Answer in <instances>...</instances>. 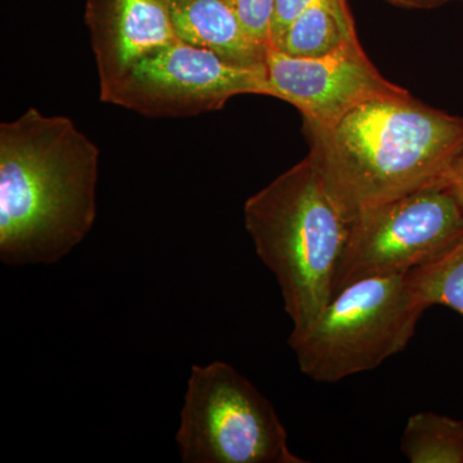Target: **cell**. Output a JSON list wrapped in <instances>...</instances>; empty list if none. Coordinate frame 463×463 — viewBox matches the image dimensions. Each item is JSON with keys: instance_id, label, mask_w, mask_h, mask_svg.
<instances>
[{"instance_id": "1", "label": "cell", "mask_w": 463, "mask_h": 463, "mask_svg": "<svg viewBox=\"0 0 463 463\" xmlns=\"http://www.w3.org/2000/svg\"><path fill=\"white\" fill-rule=\"evenodd\" d=\"M99 148L66 116L30 108L0 124V259L54 264L97 216Z\"/></svg>"}, {"instance_id": "2", "label": "cell", "mask_w": 463, "mask_h": 463, "mask_svg": "<svg viewBox=\"0 0 463 463\" xmlns=\"http://www.w3.org/2000/svg\"><path fill=\"white\" fill-rule=\"evenodd\" d=\"M309 156L350 222L359 213L446 181L463 118L412 94L367 100L328 123L304 120Z\"/></svg>"}, {"instance_id": "3", "label": "cell", "mask_w": 463, "mask_h": 463, "mask_svg": "<svg viewBox=\"0 0 463 463\" xmlns=\"http://www.w3.org/2000/svg\"><path fill=\"white\" fill-rule=\"evenodd\" d=\"M245 227L276 276L292 321L289 337L309 330L335 295L352 222L307 156L246 201Z\"/></svg>"}, {"instance_id": "4", "label": "cell", "mask_w": 463, "mask_h": 463, "mask_svg": "<svg viewBox=\"0 0 463 463\" xmlns=\"http://www.w3.org/2000/svg\"><path fill=\"white\" fill-rule=\"evenodd\" d=\"M426 309L412 272L371 277L337 292L288 345L307 377L339 383L403 352Z\"/></svg>"}, {"instance_id": "5", "label": "cell", "mask_w": 463, "mask_h": 463, "mask_svg": "<svg viewBox=\"0 0 463 463\" xmlns=\"http://www.w3.org/2000/svg\"><path fill=\"white\" fill-rule=\"evenodd\" d=\"M176 443L184 463H306L272 403L231 364H194Z\"/></svg>"}, {"instance_id": "6", "label": "cell", "mask_w": 463, "mask_h": 463, "mask_svg": "<svg viewBox=\"0 0 463 463\" xmlns=\"http://www.w3.org/2000/svg\"><path fill=\"white\" fill-rule=\"evenodd\" d=\"M462 240L463 207L446 181L368 207L350 223L335 295L361 279L437 263Z\"/></svg>"}, {"instance_id": "7", "label": "cell", "mask_w": 463, "mask_h": 463, "mask_svg": "<svg viewBox=\"0 0 463 463\" xmlns=\"http://www.w3.org/2000/svg\"><path fill=\"white\" fill-rule=\"evenodd\" d=\"M242 94L269 96L265 70L232 65L179 41L152 52L99 90L103 102L147 118H190L218 111Z\"/></svg>"}, {"instance_id": "8", "label": "cell", "mask_w": 463, "mask_h": 463, "mask_svg": "<svg viewBox=\"0 0 463 463\" xmlns=\"http://www.w3.org/2000/svg\"><path fill=\"white\" fill-rule=\"evenodd\" d=\"M269 97L291 103L303 120L328 123L367 100L411 94L381 75L361 43L323 58H294L268 52Z\"/></svg>"}, {"instance_id": "9", "label": "cell", "mask_w": 463, "mask_h": 463, "mask_svg": "<svg viewBox=\"0 0 463 463\" xmlns=\"http://www.w3.org/2000/svg\"><path fill=\"white\" fill-rule=\"evenodd\" d=\"M85 24L99 90L114 83L143 57L181 41L167 0H87Z\"/></svg>"}, {"instance_id": "10", "label": "cell", "mask_w": 463, "mask_h": 463, "mask_svg": "<svg viewBox=\"0 0 463 463\" xmlns=\"http://www.w3.org/2000/svg\"><path fill=\"white\" fill-rule=\"evenodd\" d=\"M182 42L213 52L232 65L265 70L268 52L250 38L231 0H167Z\"/></svg>"}, {"instance_id": "11", "label": "cell", "mask_w": 463, "mask_h": 463, "mask_svg": "<svg viewBox=\"0 0 463 463\" xmlns=\"http://www.w3.org/2000/svg\"><path fill=\"white\" fill-rule=\"evenodd\" d=\"M359 43L347 0H321L295 18L273 48L294 58H323Z\"/></svg>"}, {"instance_id": "12", "label": "cell", "mask_w": 463, "mask_h": 463, "mask_svg": "<svg viewBox=\"0 0 463 463\" xmlns=\"http://www.w3.org/2000/svg\"><path fill=\"white\" fill-rule=\"evenodd\" d=\"M401 447L412 463H463V421L434 412L412 414Z\"/></svg>"}, {"instance_id": "13", "label": "cell", "mask_w": 463, "mask_h": 463, "mask_svg": "<svg viewBox=\"0 0 463 463\" xmlns=\"http://www.w3.org/2000/svg\"><path fill=\"white\" fill-rule=\"evenodd\" d=\"M426 307L444 306L463 316V240L437 263L412 272Z\"/></svg>"}, {"instance_id": "14", "label": "cell", "mask_w": 463, "mask_h": 463, "mask_svg": "<svg viewBox=\"0 0 463 463\" xmlns=\"http://www.w3.org/2000/svg\"><path fill=\"white\" fill-rule=\"evenodd\" d=\"M231 5L250 38L272 50L276 0H231Z\"/></svg>"}, {"instance_id": "15", "label": "cell", "mask_w": 463, "mask_h": 463, "mask_svg": "<svg viewBox=\"0 0 463 463\" xmlns=\"http://www.w3.org/2000/svg\"><path fill=\"white\" fill-rule=\"evenodd\" d=\"M321 0H276L274 14L272 50L281 41L283 33L306 9Z\"/></svg>"}, {"instance_id": "16", "label": "cell", "mask_w": 463, "mask_h": 463, "mask_svg": "<svg viewBox=\"0 0 463 463\" xmlns=\"http://www.w3.org/2000/svg\"><path fill=\"white\" fill-rule=\"evenodd\" d=\"M446 182L463 207V136L448 167Z\"/></svg>"}, {"instance_id": "17", "label": "cell", "mask_w": 463, "mask_h": 463, "mask_svg": "<svg viewBox=\"0 0 463 463\" xmlns=\"http://www.w3.org/2000/svg\"><path fill=\"white\" fill-rule=\"evenodd\" d=\"M394 7L404 9H434L443 7L448 3L463 2V0H385Z\"/></svg>"}]
</instances>
